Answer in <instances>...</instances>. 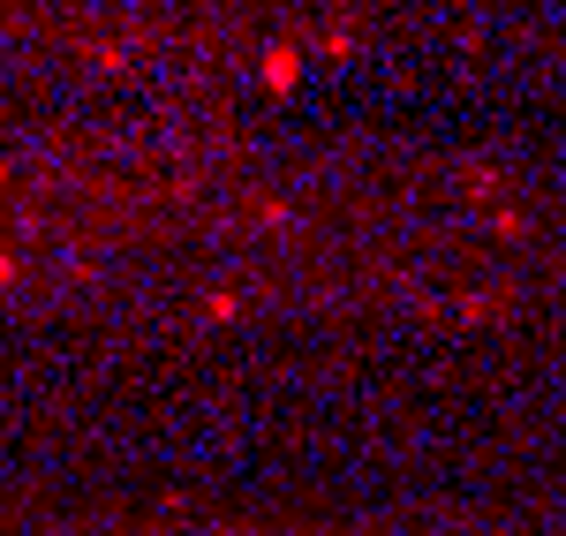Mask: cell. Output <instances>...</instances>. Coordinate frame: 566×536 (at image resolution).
<instances>
[{
  "mask_svg": "<svg viewBox=\"0 0 566 536\" xmlns=\"http://www.w3.org/2000/svg\"><path fill=\"white\" fill-rule=\"evenodd\" d=\"M303 76V53L295 45H264V91H295Z\"/></svg>",
  "mask_w": 566,
  "mask_h": 536,
  "instance_id": "cell-1",
  "label": "cell"
}]
</instances>
